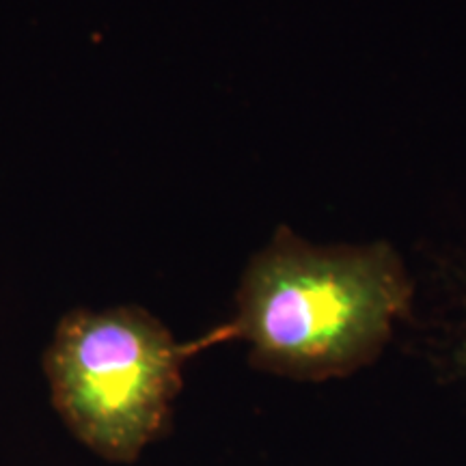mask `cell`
<instances>
[{"instance_id": "3957f363", "label": "cell", "mask_w": 466, "mask_h": 466, "mask_svg": "<svg viewBox=\"0 0 466 466\" xmlns=\"http://www.w3.org/2000/svg\"><path fill=\"white\" fill-rule=\"evenodd\" d=\"M460 360L466 365V337H464V343H462V352H460Z\"/></svg>"}, {"instance_id": "7a4b0ae2", "label": "cell", "mask_w": 466, "mask_h": 466, "mask_svg": "<svg viewBox=\"0 0 466 466\" xmlns=\"http://www.w3.org/2000/svg\"><path fill=\"white\" fill-rule=\"evenodd\" d=\"M212 341L218 333L182 346L138 307L78 309L61 319L44 359L52 404L97 456L132 464L168 430L184 360Z\"/></svg>"}, {"instance_id": "6da1fadb", "label": "cell", "mask_w": 466, "mask_h": 466, "mask_svg": "<svg viewBox=\"0 0 466 466\" xmlns=\"http://www.w3.org/2000/svg\"><path fill=\"white\" fill-rule=\"evenodd\" d=\"M408 305L410 281L384 244L319 248L279 231L248 264L220 333L247 341L259 370L326 380L374 360Z\"/></svg>"}]
</instances>
